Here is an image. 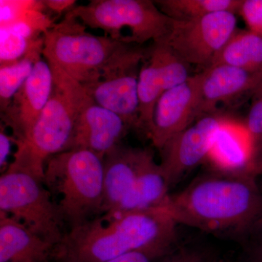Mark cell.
I'll return each mask as SVG.
<instances>
[{"label":"cell","mask_w":262,"mask_h":262,"mask_svg":"<svg viewBox=\"0 0 262 262\" xmlns=\"http://www.w3.org/2000/svg\"><path fill=\"white\" fill-rule=\"evenodd\" d=\"M160 208L177 224L208 233L247 235L262 218V193L257 178L213 171L169 194Z\"/></svg>","instance_id":"obj_1"},{"label":"cell","mask_w":262,"mask_h":262,"mask_svg":"<svg viewBox=\"0 0 262 262\" xmlns=\"http://www.w3.org/2000/svg\"><path fill=\"white\" fill-rule=\"evenodd\" d=\"M177 225L160 207L103 214L65 232L50 262H104L136 250L175 249Z\"/></svg>","instance_id":"obj_2"},{"label":"cell","mask_w":262,"mask_h":262,"mask_svg":"<svg viewBox=\"0 0 262 262\" xmlns=\"http://www.w3.org/2000/svg\"><path fill=\"white\" fill-rule=\"evenodd\" d=\"M50 66L53 77L51 97L27 139L15 143L11 163L42 180L48 159L70 149L80 108L90 98L80 82L56 66Z\"/></svg>","instance_id":"obj_3"},{"label":"cell","mask_w":262,"mask_h":262,"mask_svg":"<svg viewBox=\"0 0 262 262\" xmlns=\"http://www.w3.org/2000/svg\"><path fill=\"white\" fill-rule=\"evenodd\" d=\"M42 182L70 229L103 214V159L92 151L70 149L53 155L46 163Z\"/></svg>","instance_id":"obj_4"},{"label":"cell","mask_w":262,"mask_h":262,"mask_svg":"<svg viewBox=\"0 0 262 262\" xmlns=\"http://www.w3.org/2000/svg\"><path fill=\"white\" fill-rule=\"evenodd\" d=\"M86 27L70 12L43 34L45 59L81 84L94 80L133 44L86 32Z\"/></svg>","instance_id":"obj_5"},{"label":"cell","mask_w":262,"mask_h":262,"mask_svg":"<svg viewBox=\"0 0 262 262\" xmlns=\"http://www.w3.org/2000/svg\"><path fill=\"white\" fill-rule=\"evenodd\" d=\"M70 13L85 27L101 29L105 35L120 42L122 31L127 29L130 32L127 44L137 46L149 41L164 42L173 22L151 0H91Z\"/></svg>","instance_id":"obj_6"},{"label":"cell","mask_w":262,"mask_h":262,"mask_svg":"<svg viewBox=\"0 0 262 262\" xmlns=\"http://www.w3.org/2000/svg\"><path fill=\"white\" fill-rule=\"evenodd\" d=\"M0 212L56 246L64 225L42 179L11 164L0 177Z\"/></svg>","instance_id":"obj_7"},{"label":"cell","mask_w":262,"mask_h":262,"mask_svg":"<svg viewBox=\"0 0 262 262\" xmlns=\"http://www.w3.org/2000/svg\"><path fill=\"white\" fill-rule=\"evenodd\" d=\"M147 50L134 45L100 73L82 84L95 103L123 119L138 130L139 116V75Z\"/></svg>","instance_id":"obj_8"},{"label":"cell","mask_w":262,"mask_h":262,"mask_svg":"<svg viewBox=\"0 0 262 262\" xmlns=\"http://www.w3.org/2000/svg\"><path fill=\"white\" fill-rule=\"evenodd\" d=\"M236 14L218 12L189 20H173L164 42L189 65L208 68L237 29Z\"/></svg>","instance_id":"obj_9"},{"label":"cell","mask_w":262,"mask_h":262,"mask_svg":"<svg viewBox=\"0 0 262 262\" xmlns=\"http://www.w3.org/2000/svg\"><path fill=\"white\" fill-rule=\"evenodd\" d=\"M189 66L165 42L152 43L146 51L139 71L138 130L149 136L158 100L167 91L192 76L189 75Z\"/></svg>","instance_id":"obj_10"},{"label":"cell","mask_w":262,"mask_h":262,"mask_svg":"<svg viewBox=\"0 0 262 262\" xmlns=\"http://www.w3.org/2000/svg\"><path fill=\"white\" fill-rule=\"evenodd\" d=\"M229 120L217 113L205 115L173 136L160 150V168L170 187L206 162L215 134Z\"/></svg>","instance_id":"obj_11"},{"label":"cell","mask_w":262,"mask_h":262,"mask_svg":"<svg viewBox=\"0 0 262 262\" xmlns=\"http://www.w3.org/2000/svg\"><path fill=\"white\" fill-rule=\"evenodd\" d=\"M202 74L191 76L158 100L148 137L160 150L170 139L199 119Z\"/></svg>","instance_id":"obj_12"},{"label":"cell","mask_w":262,"mask_h":262,"mask_svg":"<svg viewBox=\"0 0 262 262\" xmlns=\"http://www.w3.org/2000/svg\"><path fill=\"white\" fill-rule=\"evenodd\" d=\"M201 74L199 118L216 113L220 103L237 104L262 89V70L215 64Z\"/></svg>","instance_id":"obj_13"},{"label":"cell","mask_w":262,"mask_h":262,"mask_svg":"<svg viewBox=\"0 0 262 262\" xmlns=\"http://www.w3.org/2000/svg\"><path fill=\"white\" fill-rule=\"evenodd\" d=\"M53 85L51 66L41 58L3 113V121L11 129L15 143L22 142L30 134L51 97Z\"/></svg>","instance_id":"obj_14"},{"label":"cell","mask_w":262,"mask_h":262,"mask_svg":"<svg viewBox=\"0 0 262 262\" xmlns=\"http://www.w3.org/2000/svg\"><path fill=\"white\" fill-rule=\"evenodd\" d=\"M130 128L122 117L89 98L80 108L70 149L89 150L103 159Z\"/></svg>","instance_id":"obj_15"},{"label":"cell","mask_w":262,"mask_h":262,"mask_svg":"<svg viewBox=\"0 0 262 262\" xmlns=\"http://www.w3.org/2000/svg\"><path fill=\"white\" fill-rule=\"evenodd\" d=\"M255 149L245 125L230 120L215 134L206 163L215 173L251 176Z\"/></svg>","instance_id":"obj_16"},{"label":"cell","mask_w":262,"mask_h":262,"mask_svg":"<svg viewBox=\"0 0 262 262\" xmlns=\"http://www.w3.org/2000/svg\"><path fill=\"white\" fill-rule=\"evenodd\" d=\"M144 152L145 149L120 144L105 155L103 214L115 211L130 191L140 170Z\"/></svg>","instance_id":"obj_17"},{"label":"cell","mask_w":262,"mask_h":262,"mask_svg":"<svg viewBox=\"0 0 262 262\" xmlns=\"http://www.w3.org/2000/svg\"><path fill=\"white\" fill-rule=\"evenodd\" d=\"M169 187L160 164L155 162L154 153L151 149H145L140 170L130 191L115 211L105 214H120L159 208L168 199Z\"/></svg>","instance_id":"obj_18"},{"label":"cell","mask_w":262,"mask_h":262,"mask_svg":"<svg viewBox=\"0 0 262 262\" xmlns=\"http://www.w3.org/2000/svg\"><path fill=\"white\" fill-rule=\"evenodd\" d=\"M0 262H50L54 246L0 212Z\"/></svg>","instance_id":"obj_19"},{"label":"cell","mask_w":262,"mask_h":262,"mask_svg":"<svg viewBox=\"0 0 262 262\" xmlns=\"http://www.w3.org/2000/svg\"><path fill=\"white\" fill-rule=\"evenodd\" d=\"M215 64L262 70V37L250 31L237 29L211 66Z\"/></svg>","instance_id":"obj_20"},{"label":"cell","mask_w":262,"mask_h":262,"mask_svg":"<svg viewBox=\"0 0 262 262\" xmlns=\"http://www.w3.org/2000/svg\"><path fill=\"white\" fill-rule=\"evenodd\" d=\"M155 4L173 20H189L218 12L238 14L241 0H157Z\"/></svg>","instance_id":"obj_21"},{"label":"cell","mask_w":262,"mask_h":262,"mask_svg":"<svg viewBox=\"0 0 262 262\" xmlns=\"http://www.w3.org/2000/svg\"><path fill=\"white\" fill-rule=\"evenodd\" d=\"M43 46H37L28 55L10 64L0 66V108L4 113L12 99L32 74L34 64L42 58Z\"/></svg>","instance_id":"obj_22"},{"label":"cell","mask_w":262,"mask_h":262,"mask_svg":"<svg viewBox=\"0 0 262 262\" xmlns=\"http://www.w3.org/2000/svg\"><path fill=\"white\" fill-rule=\"evenodd\" d=\"M0 64H10L21 59L29 52L43 45V37L36 40L27 39L6 27H0Z\"/></svg>","instance_id":"obj_23"},{"label":"cell","mask_w":262,"mask_h":262,"mask_svg":"<svg viewBox=\"0 0 262 262\" xmlns=\"http://www.w3.org/2000/svg\"><path fill=\"white\" fill-rule=\"evenodd\" d=\"M244 125L253 141L256 157L262 151V89L253 96Z\"/></svg>","instance_id":"obj_24"},{"label":"cell","mask_w":262,"mask_h":262,"mask_svg":"<svg viewBox=\"0 0 262 262\" xmlns=\"http://www.w3.org/2000/svg\"><path fill=\"white\" fill-rule=\"evenodd\" d=\"M39 1H20V0H1L0 1V26L14 23L29 10L37 6Z\"/></svg>","instance_id":"obj_25"},{"label":"cell","mask_w":262,"mask_h":262,"mask_svg":"<svg viewBox=\"0 0 262 262\" xmlns=\"http://www.w3.org/2000/svg\"><path fill=\"white\" fill-rule=\"evenodd\" d=\"M238 15L248 31L262 37V0H241Z\"/></svg>","instance_id":"obj_26"},{"label":"cell","mask_w":262,"mask_h":262,"mask_svg":"<svg viewBox=\"0 0 262 262\" xmlns=\"http://www.w3.org/2000/svg\"><path fill=\"white\" fill-rule=\"evenodd\" d=\"M175 250L165 248L136 250L104 262H160Z\"/></svg>","instance_id":"obj_27"},{"label":"cell","mask_w":262,"mask_h":262,"mask_svg":"<svg viewBox=\"0 0 262 262\" xmlns=\"http://www.w3.org/2000/svg\"><path fill=\"white\" fill-rule=\"evenodd\" d=\"M247 235L251 237L247 248L248 262H262V218Z\"/></svg>","instance_id":"obj_28"},{"label":"cell","mask_w":262,"mask_h":262,"mask_svg":"<svg viewBox=\"0 0 262 262\" xmlns=\"http://www.w3.org/2000/svg\"><path fill=\"white\" fill-rule=\"evenodd\" d=\"M160 262H210L208 256L199 250L179 248Z\"/></svg>","instance_id":"obj_29"},{"label":"cell","mask_w":262,"mask_h":262,"mask_svg":"<svg viewBox=\"0 0 262 262\" xmlns=\"http://www.w3.org/2000/svg\"><path fill=\"white\" fill-rule=\"evenodd\" d=\"M12 141H14L13 139L9 137V136L5 133L4 129L1 126L0 131V168H8V159L11 151Z\"/></svg>","instance_id":"obj_30"},{"label":"cell","mask_w":262,"mask_h":262,"mask_svg":"<svg viewBox=\"0 0 262 262\" xmlns=\"http://www.w3.org/2000/svg\"><path fill=\"white\" fill-rule=\"evenodd\" d=\"M42 2L46 9L50 10L58 15L65 12L69 13L75 8L77 3L75 0H45Z\"/></svg>","instance_id":"obj_31"},{"label":"cell","mask_w":262,"mask_h":262,"mask_svg":"<svg viewBox=\"0 0 262 262\" xmlns=\"http://www.w3.org/2000/svg\"><path fill=\"white\" fill-rule=\"evenodd\" d=\"M251 175L254 178H258L262 176V151L255 157L251 168Z\"/></svg>","instance_id":"obj_32"},{"label":"cell","mask_w":262,"mask_h":262,"mask_svg":"<svg viewBox=\"0 0 262 262\" xmlns=\"http://www.w3.org/2000/svg\"><path fill=\"white\" fill-rule=\"evenodd\" d=\"M257 182L258 184V187H259L260 190L262 193V179H258L257 178Z\"/></svg>","instance_id":"obj_33"}]
</instances>
